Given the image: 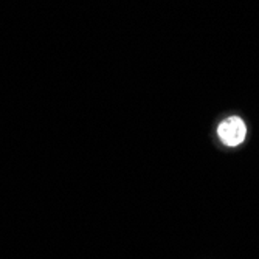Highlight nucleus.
I'll return each instance as SVG.
<instances>
[{
    "label": "nucleus",
    "instance_id": "nucleus-1",
    "mask_svg": "<svg viewBox=\"0 0 259 259\" xmlns=\"http://www.w3.org/2000/svg\"><path fill=\"white\" fill-rule=\"evenodd\" d=\"M218 134H219V138L224 141L225 145L238 146L245 138L247 127H245V123L241 118H238V116H230V118L224 120L219 124Z\"/></svg>",
    "mask_w": 259,
    "mask_h": 259
}]
</instances>
